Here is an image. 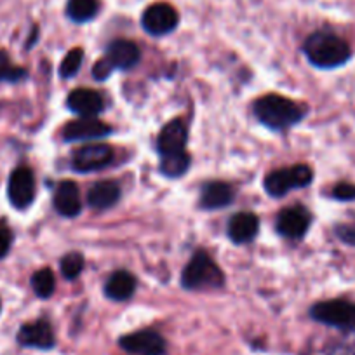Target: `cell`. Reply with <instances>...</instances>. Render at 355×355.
Segmentation results:
<instances>
[{
  "instance_id": "3",
  "label": "cell",
  "mask_w": 355,
  "mask_h": 355,
  "mask_svg": "<svg viewBox=\"0 0 355 355\" xmlns=\"http://www.w3.org/2000/svg\"><path fill=\"white\" fill-rule=\"evenodd\" d=\"M223 282V272L213 261V258L204 251L196 252L192 256L182 275L183 288L192 289V291L206 288H221Z\"/></svg>"
},
{
  "instance_id": "4",
  "label": "cell",
  "mask_w": 355,
  "mask_h": 355,
  "mask_svg": "<svg viewBox=\"0 0 355 355\" xmlns=\"http://www.w3.org/2000/svg\"><path fill=\"white\" fill-rule=\"evenodd\" d=\"M313 320L333 329H355V303L347 300H329L312 306Z\"/></svg>"
},
{
  "instance_id": "2",
  "label": "cell",
  "mask_w": 355,
  "mask_h": 355,
  "mask_svg": "<svg viewBox=\"0 0 355 355\" xmlns=\"http://www.w3.org/2000/svg\"><path fill=\"white\" fill-rule=\"evenodd\" d=\"M254 115L266 128L286 129L302 121L305 112L288 98L279 96V94H268L256 101Z\"/></svg>"
},
{
  "instance_id": "5",
  "label": "cell",
  "mask_w": 355,
  "mask_h": 355,
  "mask_svg": "<svg viewBox=\"0 0 355 355\" xmlns=\"http://www.w3.org/2000/svg\"><path fill=\"white\" fill-rule=\"evenodd\" d=\"M312 182V169L305 164L272 171L265 178V190L272 197H284L295 189H302Z\"/></svg>"
},
{
  "instance_id": "23",
  "label": "cell",
  "mask_w": 355,
  "mask_h": 355,
  "mask_svg": "<svg viewBox=\"0 0 355 355\" xmlns=\"http://www.w3.org/2000/svg\"><path fill=\"white\" fill-rule=\"evenodd\" d=\"M190 166V157L187 152L171 153V155H162L160 160V173L169 178H180L187 173Z\"/></svg>"
},
{
  "instance_id": "29",
  "label": "cell",
  "mask_w": 355,
  "mask_h": 355,
  "mask_svg": "<svg viewBox=\"0 0 355 355\" xmlns=\"http://www.w3.org/2000/svg\"><path fill=\"white\" fill-rule=\"evenodd\" d=\"M112 71H114V67L110 64V61H108L107 58H101V60L94 64L93 77L100 82L107 80V78L112 75Z\"/></svg>"
},
{
  "instance_id": "13",
  "label": "cell",
  "mask_w": 355,
  "mask_h": 355,
  "mask_svg": "<svg viewBox=\"0 0 355 355\" xmlns=\"http://www.w3.org/2000/svg\"><path fill=\"white\" fill-rule=\"evenodd\" d=\"M18 341L23 347L40 348V350H49L54 347V333L53 327L47 320H35L21 326L18 333Z\"/></svg>"
},
{
  "instance_id": "27",
  "label": "cell",
  "mask_w": 355,
  "mask_h": 355,
  "mask_svg": "<svg viewBox=\"0 0 355 355\" xmlns=\"http://www.w3.org/2000/svg\"><path fill=\"white\" fill-rule=\"evenodd\" d=\"M26 77V71L21 70V68L12 67L11 61H9V56L0 51V82L9 80V82H18L19 78Z\"/></svg>"
},
{
  "instance_id": "22",
  "label": "cell",
  "mask_w": 355,
  "mask_h": 355,
  "mask_svg": "<svg viewBox=\"0 0 355 355\" xmlns=\"http://www.w3.org/2000/svg\"><path fill=\"white\" fill-rule=\"evenodd\" d=\"M100 11V0H68L67 15L71 21H91Z\"/></svg>"
},
{
  "instance_id": "7",
  "label": "cell",
  "mask_w": 355,
  "mask_h": 355,
  "mask_svg": "<svg viewBox=\"0 0 355 355\" xmlns=\"http://www.w3.org/2000/svg\"><path fill=\"white\" fill-rule=\"evenodd\" d=\"M178 12L173 6L166 4V2H157V4L150 6L145 12H143V28L150 33V35L162 37L173 32L178 26Z\"/></svg>"
},
{
  "instance_id": "20",
  "label": "cell",
  "mask_w": 355,
  "mask_h": 355,
  "mask_svg": "<svg viewBox=\"0 0 355 355\" xmlns=\"http://www.w3.org/2000/svg\"><path fill=\"white\" fill-rule=\"evenodd\" d=\"M136 281L129 272L119 270L108 279L107 286H105V293L114 302H125L135 295Z\"/></svg>"
},
{
  "instance_id": "30",
  "label": "cell",
  "mask_w": 355,
  "mask_h": 355,
  "mask_svg": "<svg viewBox=\"0 0 355 355\" xmlns=\"http://www.w3.org/2000/svg\"><path fill=\"white\" fill-rule=\"evenodd\" d=\"M333 197L338 200H354L355 199V185L350 183H340L333 189Z\"/></svg>"
},
{
  "instance_id": "32",
  "label": "cell",
  "mask_w": 355,
  "mask_h": 355,
  "mask_svg": "<svg viewBox=\"0 0 355 355\" xmlns=\"http://www.w3.org/2000/svg\"><path fill=\"white\" fill-rule=\"evenodd\" d=\"M0 309H2V305H0Z\"/></svg>"
},
{
  "instance_id": "31",
  "label": "cell",
  "mask_w": 355,
  "mask_h": 355,
  "mask_svg": "<svg viewBox=\"0 0 355 355\" xmlns=\"http://www.w3.org/2000/svg\"><path fill=\"white\" fill-rule=\"evenodd\" d=\"M336 235L345 242V244L355 245V223H347L336 227Z\"/></svg>"
},
{
  "instance_id": "8",
  "label": "cell",
  "mask_w": 355,
  "mask_h": 355,
  "mask_svg": "<svg viewBox=\"0 0 355 355\" xmlns=\"http://www.w3.org/2000/svg\"><path fill=\"white\" fill-rule=\"evenodd\" d=\"M8 196L16 209H26L35 199V178L28 167H18L9 178Z\"/></svg>"
},
{
  "instance_id": "24",
  "label": "cell",
  "mask_w": 355,
  "mask_h": 355,
  "mask_svg": "<svg viewBox=\"0 0 355 355\" xmlns=\"http://www.w3.org/2000/svg\"><path fill=\"white\" fill-rule=\"evenodd\" d=\"M32 288L39 298H49V296H53L54 288H56L53 272L49 268H42V270L35 272L32 277Z\"/></svg>"
},
{
  "instance_id": "6",
  "label": "cell",
  "mask_w": 355,
  "mask_h": 355,
  "mask_svg": "<svg viewBox=\"0 0 355 355\" xmlns=\"http://www.w3.org/2000/svg\"><path fill=\"white\" fill-rule=\"evenodd\" d=\"M333 329V327H331ZM336 334L315 338L302 355H355V329H334Z\"/></svg>"
},
{
  "instance_id": "11",
  "label": "cell",
  "mask_w": 355,
  "mask_h": 355,
  "mask_svg": "<svg viewBox=\"0 0 355 355\" xmlns=\"http://www.w3.org/2000/svg\"><path fill=\"white\" fill-rule=\"evenodd\" d=\"M310 213L303 206H293L277 216V232L282 237L302 239L310 227Z\"/></svg>"
},
{
  "instance_id": "16",
  "label": "cell",
  "mask_w": 355,
  "mask_h": 355,
  "mask_svg": "<svg viewBox=\"0 0 355 355\" xmlns=\"http://www.w3.org/2000/svg\"><path fill=\"white\" fill-rule=\"evenodd\" d=\"M107 58L110 61V64L119 70H129V68L136 67L139 63V58H141V53H139V47L136 46L131 40L119 39L114 40L110 46L107 47Z\"/></svg>"
},
{
  "instance_id": "10",
  "label": "cell",
  "mask_w": 355,
  "mask_h": 355,
  "mask_svg": "<svg viewBox=\"0 0 355 355\" xmlns=\"http://www.w3.org/2000/svg\"><path fill=\"white\" fill-rule=\"evenodd\" d=\"M121 347L132 355H166V340L152 329L122 336Z\"/></svg>"
},
{
  "instance_id": "12",
  "label": "cell",
  "mask_w": 355,
  "mask_h": 355,
  "mask_svg": "<svg viewBox=\"0 0 355 355\" xmlns=\"http://www.w3.org/2000/svg\"><path fill=\"white\" fill-rule=\"evenodd\" d=\"M112 132L110 125L103 124L94 117H80L70 122L64 128L63 136L67 141H85V139H100Z\"/></svg>"
},
{
  "instance_id": "26",
  "label": "cell",
  "mask_w": 355,
  "mask_h": 355,
  "mask_svg": "<svg viewBox=\"0 0 355 355\" xmlns=\"http://www.w3.org/2000/svg\"><path fill=\"white\" fill-rule=\"evenodd\" d=\"M82 270H84V258L78 252H70L61 259V274L64 275V279L73 281L80 275Z\"/></svg>"
},
{
  "instance_id": "9",
  "label": "cell",
  "mask_w": 355,
  "mask_h": 355,
  "mask_svg": "<svg viewBox=\"0 0 355 355\" xmlns=\"http://www.w3.org/2000/svg\"><path fill=\"white\" fill-rule=\"evenodd\" d=\"M114 160V148L108 145H87L78 148L71 157V167L78 173L105 169Z\"/></svg>"
},
{
  "instance_id": "15",
  "label": "cell",
  "mask_w": 355,
  "mask_h": 355,
  "mask_svg": "<svg viewBox=\"0 0 355 355\" xmlns=\"http://www.w3.org/2000/svg\"><path fill=\"white\" fill-rule=\"evenodd\" d=\"M187 139H189L187 125L182 121H173L160 131L159 139H157V150L160 155L185 152Z\"/></svg>"
},
{
  "instance_id": "21",
  "label": "cell",
  "mask_w": 355,
  "mask_h": 355,
  "mask_svg": "<svg viewBox=\"0 0 355 355\" xmlns=\"http://www.w3.org/2000/svg\"><path fill=\"white\" fill-rule=\"evenodd\" d=\"M121 197V189L114 182H100L94 187H91L87 193L89 206L94 209H108L114 206Z\"/></svg>"
},
{
  "instance_id": "28",
  "label": "cell",
  "mask_w": 355,
  "mask_h": 355,
  "mask_svg": "<svg viewBox=\"0 0 355 355\" xmlns=\"http://www.w3.org/2000/svg\"><path fill=\"white\" fill-rule=\"evenodd\" d=\"M12 242V232L4 221H0V259L8 256L9 249H11Z\"/></svg>"
},
{
  "instance_id": "18",
  "label": "cell",
  "mask_w": 355,
  "mask_h": 355,
  "mask_svg": "<svg viewBox=\"0 0 355 355\" xmlns=\"http://www.w3.org/2000/svg\"><path fill=\"white\" fill-rule=\"evenodd\" d=\"M259 221L252 213H237L228 221V235L235 244H245L258 234Z\"/></svg>"
},
{
  "instance_id": "14",
  "label": "cell",
  "mask_w": 355,
  "mask_h": 355,
  "mask_svg": "<svg viewBox=\"0 0 355 355\" xmlns=\"http://www.w3.org/2000/svg\"><path fill=\"white\" fill-rule=\"evenodd\" d=\"M68 107L80 117H96L103 112V98L93 89H75L68 96Z\"/></svg>"
},
{
  "instance_id": "17",
  "label": "cell",
  "mask_w": 355,
  "mask_h": 355,
  "mask_svg": "<svg viewBox=\"0 0 355 355\" xmlns=\"http://www.w3.org/2000/svg\"><path fill=\"white\" fill-rule=\"evenodd\" d=\"M54 207L64 218H75L80 213V192L73 182L60 183L54 192Z\"/></svg>"
},
{
  "instance_id": "19",
  "label": "cell",
  "mask_w": 355,
  "mask_h": 355,
  "mask_svg": "<svg viewBox=\"0 0 355 355\" xmlns=\"http://www.w3.org/2000/svg\"><path fill=\"white\" fill-rule=\"evenodd\" d=\"M234 199V190L230 185L221 182L207 183L200 193V206L204 209H220V207L228 206Z\"/></svg>"
},
{
  "instance_id": "25",
  "label": "cell",
  "mask_w": 355,
  "mask_h": 355,
  "mask_svg": "<svg viewBox=\"0 0 355 355\" xmlns=\"http://www.w3.org/2000/svg\"><path fill=\"white\" fill-rule=\"evenodd\" d=\"M82 61H84V51L82 49H71L67 56L63 58L60 67V75L63 78H70L80 70Z\"/></svg>"
},
{
  "instance_id": "1",
  "label": "cell",
  "mask_w": 355,
  "mask_h": 355,
  "mask_svg": "<svg viewBox=\"0 0 355 355\" xmlns=\"http://www.w3.org/2000/svg\"><path fill=\"white\" fill-rule=\"evenodd\" d=\"M305 56L317 68H336L347 63L352 56L350 46L341 37L331 32H315L306 39Z\"/></svg>"
}]
</instances>
